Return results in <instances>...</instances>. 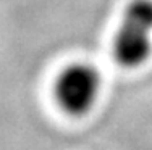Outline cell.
Wrapping results in <instances>:
<instances>
[{
  "instance_id": "1",
  "label": "cell",
  "mask_w": 152,
  "mask_h": 150,
  "mask_svg": "<svg viewBox=\"0 0 152 150\" xmlns=\"http://www.w3.org/2000/svg\"><path fill=\"white\" fill-rule=\"evenodd\" d=\"M113 58L128 70L142 66L152 55V0H131L113 37Z\"/></svg>"
},
{
  "instance_id": "2",
  "label": "cell",
  "mask_w": 152,
  "mask_h": 150,
  "mask_svg": "<svg viewBox=\"0 0 152 150\" xmlns=\"http://www.w3.org/2000/svg\"><path fill=\"white\" fill-rule=\"evenodd\" d=\"M102 89L99 70L89 63H71L58 73L53 97L60 110L71 116H83L92 110Z\"/></svg>"
}]
</instances>
